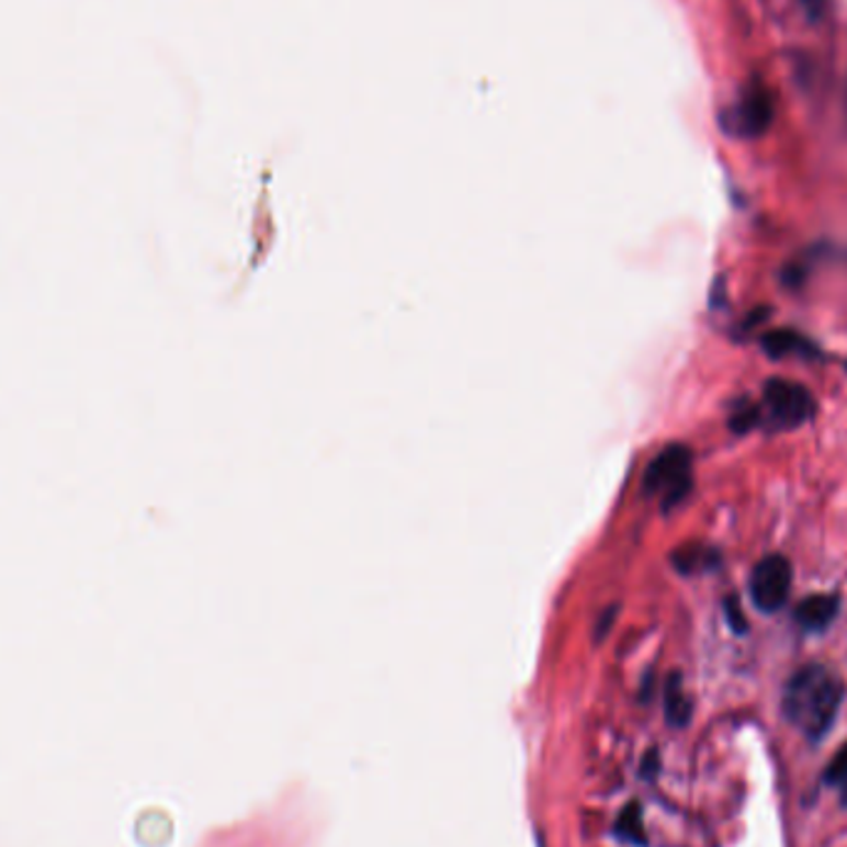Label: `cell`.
Segmentation results:
<instances>
[{"label": "cell", "instance_id": "obj_8", "mask_svg": "<svg viewBox=\"0 0 847 847\" xmlns=\"http://www.w3.org/2000/svg\"><path fill=\"white\" fill-rule=\"evenodd\" d=\"M716 561L719 557L714 547H704V545H687L681 547L679 553H674V565L687 575L709 571V567L716 565Z\"/></svg>", "mask_w": 847, "mask_h": 847}, {"label": "cell", "instance_id": "obj_12", "mask_svg": "<svg viewBox=\"0 0 847 847\" xmlns=\"http://www.w3.org/2000/svg\"><path fill=\"white\" fill-rule=\"evenodd\" d=\"M847 781V744L837 750V756L825 768V783L840 788Z\"/></svg>", "mask_w": 847, "mask_h": 847}, {"label": "cell", "instance_id": "obj_9", "mask_svg": "<svg viewBox=\"0 0 847 847\" xmlns=\"http://www.w3.org/2000/svg\"><path fill=\"white\" fill-rule=\"evenodd\" d=\"M664 707H667V719H669L671 726H687L689 724L691 701L685 694V689H681L679 674H674V677L669 679L667 701H664Z\"/></svg>", "mask_w": 847, "mask_h": 847}, {"label": "cell", "instance_id": "obj_6", "mask_svg": "<svg viewBox=\"0 0 847 847\" xmlns=\"http://www.w3.org/2000/svg\"><path fill=\"white\" fill-rule=\"evenodd\" d=\"M837 610H840L837 595H811L795 608V622L808 632H823L831 628Z\"/></svg>", "mask_w": 847, "mask_h": 847}, {"label": "cell", "instance_id": "obj_14", "mask_svg": "<svg viewBox=\"0 0 847 847\" xmlns=\"http://www.w3.org/2000/svg\"><path fill=\"white\" fill-rule=\"evenodd\" d=\"M840 801H843V805L847 808V781L840 786Z\"/></svg>", "mask_w": 847, "mask_h": 847}, {"label": "cell", "instance_id": "obj_4", "mask_svg": "<svg viewBox=\"0 0 847 847\" xmlns=\"http://www.w3.org/2000/svg\"><path fill=\"white\" fill-rule=\"evenodd\" d=\"M793 567L783 555H766L750 573V600L760 612L781 610L791 595Z\"/></svg>", "mask_w": 847, "mask_h": 847}, {"label": "cell", "instance_id": "obj_13", "mask_svg": "<svg viewBox=\"0 0 847 847\" xmlns=\"http://www.w3.org/2000/svg\"><path fill=\"white\" fill-rule=\"evenodd\" d=\"M724 610H726V620H729V624H731V630L738 632V634H744V632L748 630V624H746L744 612H741L738 600H736V598H726Z\"/></svg>", "mask_w": 847, "mask_h": 847}, {"label": "cell", "instance_id": "obj_11", "mask_svg": "<svg viewBox=\"0 0 847 847\" xmlns=\"http://www.w3.org/2000/svg\"><path fill=\"white\" fill-rule=\"evenodd\" d=\"M618 831L622 837H628V840H632V843H644L642 811H640L637 803H630L628 808H624L620 821H618Z\"/></svg>", "mask_w": 847, "mask_h": 847}, {"label": "cell", "instance_id": "obj_3", "mask_svg": "<svg viewBox=\"0 0 847 847\" xmlns=\"http://www.w3.org/2000/svg\"><path fill=\"white\" fill-rule=\"evenodd\" d=\"M644 488L659 494L664 506H677L691 488V451L681 444H671L652 459L644 474Z\"/></svg>", "mask_w": 847, "mask_h": 847}, {"label": "cell", "instance_id": "obj_7", "mask_svg": "<svg viewBox=\"0 0 847 847\" xmlns=\"http://www.w3.org/2000/svg\"><path fill=\"white\" fill-rule=\"evenodd\" d=\"M760 345L771 358H811L815 354V345L793 330H771L764 335Z\"/></svg>", "mask_w": 847, "mask_h": 847}, {"label": "cell", "instance_id": "obj_5", "mask_svg": "<svg viewBox=\"0 0 847 847\" xmlns=\"http://www.w3.org/2000/svg\"><path fill=\"white\" fill-rule=\"evenodd\" d=\"M773 122V100L764 88H748L741 100L729 108L721 117V124L724 129L731 134V137H741V139H756L760 134H766L768 127Z\"/></svg>", "mask_w": 847, "mask_h": 847}, {"label": "cell", "instance_id": "obj_2", "mask_svg": "<svg viewBox=\"0 0 847 847\" xmlns=\"http://www.w3.org/2000/svg\"><path fill=\"white\" fill-rule=\"evenodd\" d=\"M760 421H768L773 429H795L813 417L815 399L803 384L788 380H771L764 387Z\"/></svg>", "mask_w": 847, "mask_h": 847}, {"label": "cell", "instance_id": "obj_10", "mask_svg": "<svg viewBox=\"0 0 847 847\" xmlns=\"http://www.w3.org/2000/svg\"><path fill=\"white\" fill-rule=\"evenodd\" d=\"M760 423V407L754 402H741L734 407V414H731L729 427L736 431V434H746V431L756 429Z\"/></svg>", "mask_w": 847, "mask_h": 847}, {"label": "cell", "instance_id": "obj_1", "mask_svg": "<svg viewBox=\"0 0 847 847\" xmlns=\"http://www.w3.org/2000/svg\"><path fill=\"white\" fill-rule=\"evenodd\" d=\"M843 694L845 689L840 677H835L821 664H811V667L795 671L786 685L783 711L795 729H801L808 738L817 741L833 726L837 709L843 704Z\"/></svg>", "mask_w": 847, "mask_h": 847}]
</instances>
